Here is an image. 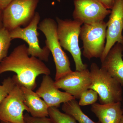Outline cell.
<instances>
[{"instance_id":"1","label":"cell","mask_w":123,"mask_h":123,"mask_svg":"<svg viewBox=\"0 0 123 123\" xmlns=\"http://www.w3.org/2000/svg\"><path fill=\"white\" fill-rule=\"evenodd\" d=\"M25 44L17 46L0 63V75L7 72L17 74L20 85L34 90L37 86L39 75H50L51 71L44 62L37 57L29 55Z\"/></svg>"},{"instance_id":"2","label":"cell","mask_w":123,"mask_h":123,"mask_svg":"<svg viewBox=\"0 0 123 123\" xmlns=\"http://www.w3.org/2000/svg\"><path fill=\"white\" fill-rule=\"evenodd\" d=\"M90 72L91 83L89 89L98 93L100 104L121 102L123 90L118 82L105 69L99 68L96 63L91 64Z\"/></svg>"},{"instance_id":"3","label":"cell","mask_w":123,"mask_h":123,"mask_svg":"<svg viewBox=\"0 0 123 123\" xmlns=\"http://www.w3.org/2000/svg\"><path fill=\"white\" fill-rule=\"evenodd\" d=\"M57 24L50 18H46L39 23L38 29L46 37V46L52 54L56 72L55 80L72 72L69 59L60 44L57 33Z\"/></svg>"},{"instance_id":"4","label":"cell","mask_w":123,"mask_h":123,"mask_svg":"<svg viewBox=\"0 0 123 123\" xmlns=\"http://www.w3.org/2000/svg\"><path fill=\"white\" fill-rule=\"evenodd\" d=\"M57 33L61 47L72 55L75 62L76 70L81 71L88 68L81 59V52L79 44V37L82 23L75 20H63L56 17Z\"/></svg>"},{"instance_id":"5","label":"cell","mask_w":123,"mask_h":123,"mask_svg":"<svg viewBox=\"0 0 123 123\" xmlns=\"http://www.w3.org/2000/svg\"><path fill=\"white\" fill-rule=\"evenodd\" d=\"M39 0H13L2 10L3 26L8 31L27 26L33 20Z\"/></svg>"},{"instance_id":"6","label":"cell","mask_w":123,"mask_h":123,"mask_svg":"<svg viewBox=\"0 0 123 123\" xmlns=\"http://www.w3.org/2000/svg\"><path fill=\"white\" fill-rule=\"evenodd\" d=\"M106 29V23L104 21L82 25L80 36L83 42L84 57L89 60L101 58L105 46Z\"/></svg>"},{"instance_id":"7","label":"cell","mask_w":123,"mask_h":123,"mask_svg":"<svg viewBox=\"0 0 123 123\" xmlns=\"http://www.w3.org/2000/svg\"><path fill=\"white\" fill-rule=\"evenodd\" d=\"M40 19L39 14L36 12L33 20L27 26L24 28L17 27L10 31V34L12 40L20 39L26 42L29 46L27 50L29 55L47 62L50 52L46 46L41 48L39 45L37 29Z\"/></svg>"},{"instance_id":"8","label":"cell","mask_w":123,"mask_h":123,"mask_svg":"<svg viewBox=\"0 0 123 123\" xmlns=\"http://www.w3.org/2000/svg\"><path fill=\"white\" fill-rule=\"evenodd\" d=\"M21 86L17 84L0 104V121L25 123L23 112H29V109L24 103Z\"/></svg>"},{"instance_id":"9","label":"cell","mask_w":123,"mask_h":123,"mask_svg":"<svg viewBox=\"0 0 123 123\" xmlns=\"http://www.w3.org/2000/svg\"><path fill=\"white\" fill-rule=\"evenodd\" d=\"M106 23V36L105 49L100 58L101 62L116 43L123 45V0H116Z\"/></svg>"},{"instance_id":"10","label":"cell","mask_w":123,"mask_h":123,"mask_svg":"<svg viewBox=\"0 0 123 123\" xmlns=\"http://www.w3.org/2000/svg\"><path fill=\"white\" fill-rule=\"evenodd\" d=\"M74 5L73 18L83 24L103 21L111 12L95 0H75Z\"/></svg>"},{"instance_id":"11","label":"cell","mask_w":123,"mask_h":123,"mask_svg":"<svg viewBox=\"0 0 123 123\" xmlns=\"http://www.w3.org/2000/svg\"><path fill=\"white\" fill-rule=\"evenodd\" d=\"M91 83L88 68L81 71H72L54 82L56 88L63 90L76 99H79L82 93L89 89Z\"/></svg>"},{"instance_id":"12","label":"cell","mask_w":123,"mask_h":123,"mask_svg":"<svg viewBox=\"0 0 123 123\" xmlns=\"http://www.w3.org/2000/svg\"><path fill=\"white\" fill-rule=\"evenodd\" d=\"M53 79L49 75H44L39 88L36 93L43 98L49 107H58L62 103L76 99L75 97L66 92L61 91L54 85Z\"/></svg>"},{"instance_id":"13","label":"cell","mask_w":123,"mask_h":123,"mask_svg":"<svg viewBox=\"0 0 123 123\" xmlns=\"http://www.w3.org/2000/svg\"><path fill=\"white\" fill-rule=\"evenodd\" d=\"M123 44L116 43L101 62V67L122 86H123Z\"/></svg>"},{"instance_id":"14","label":"cell","mask_w":123,"mask_h":123,"mask_svg":"<svg viewBox=\"0 0 123 123\" xmlns=\"http://www.w3.org/2000/svg\"><path fill=\"white\" fill-rule=\"evenodd\" d=\"M121 102L91 106V110L101 123H119L123 115Z\"/></svg>"},{"instance_id":"15","label":"cell","mask_w":123,"mask_h":123,"mask_svg":"<svg viewBox=\"0 0 123 123\" xmlns=\"http://www.w3.org/2000/svg\"><path fill=\"white\" fill-rule=\"evenodd\" d=\"M24 102L29 109V112L34 117H48L49 107L44 100L32 90L21 86Z\"/></svg>"},{"instance_id":"16","label":"cell","mask_w":123,"mask_h":123,"mask_svg":"<svg viewBox=\"0 0 123 123\" xmlns=\"http://www.w3.org/2000/svg\"><path fill=\"white\" fill-rule=\"evenodd\" d=\"M62 109L65 113L72 116L78 123H101L99 121L94 122L86 115L76 99L63 103Z\"/></svg>"},{"instance_id":"17","label":"cell","mask_w":123,"mask_h":123,"mask_svg":"<svg viewBox=\"0 0 123 123\" xmlns=\"http://www.w3.org/2000/svg\"><path fill=\"white\" fill-rule=\"evenodd\" d=\"M48 115L54 123H78L72 116L61 112L55 107L49 108Z\"/></svg>"},{"instance_id":"18","label":"cell","mask_w":123,"mask_h":123,"mask_svg":"<svg viewBox=\"0 0 123 123\" xmlns=\"http://www.w3.org/2000/svg\"><path fill=\"white\" fill-rule=\"evenodd\" d=\"M12 40L9 31L4 27L0 28V63L8 56Z\"/></svg>"},{"instance_id":"19","label":"cell","mask_w":123,"mask_h":123,"mask_svg":"<svg viewBox=\"0 0 123 123\" xmlns=\"http://www.w3.org/2000/svg\"><path fill=\"white\" fill-rule=\"evenodd\" d=\"M19 83L16 75L4 79L2 85H0V104L14 86Z\"/></svg>"},{"instance_id":"20","label":"cell","mask_w":123,"mask_h":123,"mask_svg":"<svg viewBox=\"0 0 123 123\" xmlns=\"http://www.w3.org/2000/svg\"><path fill=\"white\" fill-rule=\"evenodd\" d=\"M98 98V94L92 89L86 90L82 93L78 102L80 106L92 105L96 103Z\"/></svg>"},{"instance_id":"21","label":"cell","mask_w":123,"mask_h":123,"mask_svg":"<svg viewBox=\"0 0 123 123\" xmlns=\"http://www.w3.org/2000/svg\"><path fill=\"white\" fill-rule=\"evenodd\" d=\"M25 123H54L50 118L47 117H34L27 114L24 115Z\"/></svg>"},{"instance_id":"22","label":"cell","mask_w":123,"mask_h":123,"mask_svg":"<svg viewBox=\"0 0 123 123\" xmlns=\"http://www.w3.org/2000/svg\"><path fill=\"white\" fill-rule=\"evenodd\" d=\"M102 4L108 9H112L116 0H95Z\"/></svg>"},{"instance_id":"23","label":"cell","mask_w":123,"mask_h":123,"mask_svg":"<svg viewBox=\"0 0 123 123\" xmlns=\"http://www.w3.org/2000/svg\"><path fill=\"white\" fill-rule=\"evenodd\" d=\"M13 0H0V9L3 10Z\"/></svg>"},{"instance_id":"24","label":"cell","mask_w":123,"mask_h":123,"mask_svg":"<svg viewBox=\"0 0 123 123\" xmlns=\"http://www.w3.org/2000/svg\"><path fill=\"white\" fill-rule=\"evenodd\" d=\"M3 27L2 23V10L0 9V28Z\"/></svg>"},{"instance_id":"25","label":"cell","mask_w":123,"mask_h":123,"mask_svg":"<svg viewBox=\"0 0 123 123\" xmlns=\"http://www.w3.org/2000/svg\"><path fill=\"white\" fill-rule=\"evenodd\" d=\"M119 123H123V115L122 117H121V120H120V122Z\"/></svg>"},{"instance_id":"26","label":"cell","mask_w":123,"mask_h":123,"mask_svg":"<svg viewBox=\"0 0 123 123\" xmlns=\"http://www.w3.org/2000/svg\"><path fill=\"white\" fill-rule=\"evenodd\" d=\"M0 121V123H9V122H6V121Z\"/></svg>"},{"instance_id":"27","label":"cell","mask_w":123,"mask_h":123,"mask_svg":"<svg viewBox=\"0 0 123 123\" xmlns=\"http://www.w3.org/2000/svg\"></svg>"}]
</instances>
